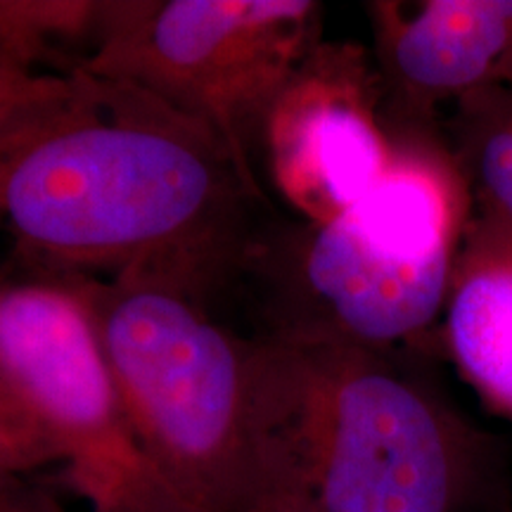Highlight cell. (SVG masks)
<instances>
[{
    "instance_id": "1",
    "label": "cell",
    "mask_w": 512,
    "mask_h": 512,
    "mask_svg": "<svg viewBox=\"0 0 512 512\" xmlns=\"http://www.w3.org/2000/svg\"><path fill=\"white\" fill-rule=\"evenodd\" d=\"M261 190L211 128L81 67L0 107V226L62 275L162 280L202 302L240 271Z\"/></svg>"
},
{
    "instance_id": "2",
    "label": "cell",
    "mask_w": 512,
    "mask_h": 512,
    "mask_svg": "<svg viewBox=\"0 0 512 512\" xmlns=\"http://www.w3.org/2000/svg\"><path fill=\"white\" fill-rule=\"evenodd\" d=\"M256 370L271 512H472L494 439L389 351L266 335Z\"/></svg>"
},
{
    "instance_id": "3",
    "label": "cell",
    "mask_w": 512,
    "mask_h": 512,
    "mask_svg": "<svg viewBox=\"0 0 512 512\" xmlns=\"http://www.w3.org/2000/svg\"><path fill=\"white\" fill-rule=\"evenodd\" d=\"M392 131V166L347 211L254 238L242 268L264 273L268 335L392 351L444 318L475 197L446 138Z\"/></svg>"
},
{
    "instance_id": "4",
    "label": "cell",
    "mask_w": 512,
    "mask_h": 512,
    "mask_svg": "<svg viewBox=\"0 0 512 512\" xmlns=\"http://www.w3.org/2000/svg\"><path fill=\"white\" fill-rule=\"evenodd\" d=\"M64 280L91 313L133 425L171 484L204 512H271L256 342L162 280Z\"/></svg>"
},
{
    "instance_id": "5",
    "label": "cell",
    "mask_w": 512,
    "mask_h": 512,
    "mask_svg": "<svg viewBox=\"0 0 512 512\" xmlns=\"http://www.w3.org/2000/svg\"><path fill=\"white\" fill-rule=\"evenodd\" d=\"M320 41L323 5L313 0H107L76 67L133 83L211 128L259 188L268 114Z\"/></svg>"
},
{
    "instance_id": "6",
    "label": "cell",
    "mask_w": 512,
    "mask_h": 512,
    "mask_svg": "<svg viewBox=\"0 0 512 512\" xmlns=\"http://www.w3.org/2000/svg\"><path fill=\"white\" fill-rule=\"evenodd\" d=\"M0 358L91 512H204L147 451L67 280H0Z\"/></svg>"
},
{
    "instance_id": "7",
    "label": "cell",
    "mask_w": 512,
    "mask_h": 512,
    "mask_svg": "<svg viewBox=\"0 0 512 512\" xmlns=\"http://www.w3.org/2000/svg\"><path fill=\"white\" fill-rule=\"evenodd\" d=\"M261 152L304 223H328L361 200L396 152L373 53L323 38L275 100Z\"/></svg>"
},
{
    "instance_id": "8",
    "label": "cell",
    "mask_w": 512,
    "mask_h": 512,
    "mask_svg": "<svg viewBox=\"0 0 512 512\" xmlns=\"http://www.w3.org/2000/svg\"><path fill=\"white\" fill-rule=\"evenodd\" d=\"M366 15L394 126L432 128L441 105L512 91V0H375Z\"/></svg>"
},
{
    "instance_id": "9",
    "label": "cell",
    "mask_w": 512,
    "mask_h": 512,
    "mask_svg": "<svg viewBox=\"0 0 512 512\" xmlns=\"http://www.w3.org/2000/svg\"><path fill=\"white\" fill-rule=\"evenodd\" d=\"M441 320L458 373L512 422V226L477 200Z\"/></svg>"
},
{
    "instance_id": "10",
    "label": "cell",
    "mask_w": 512,
    "mask_h": 512,
    "mask_svg": "<svg viewBox=\"0 0 512 512\" xmlns=\"http://www.w3.org/2000/svg\"><path fill=\"white\" fill-rule=\"evenodd\" d=\"M448 147L472 197L512 226V91H486L456 102Z\"/></svg>"
},
{
    "instance_id": "11",
    "label": "cell",
    "mask_w": 512,
    "mask_h": 512,
    "mask_svg": "<svg viewBox=\"0 0 512 512\" xmlns=\"http://www.w3.org/2000/svg\"><path fill=\"white\" fill-rule=\"evenodd\" d=\"M105 0H0V67L24 74L64 43L100 31Z\"/></svg>"
},
{
    "instance_id": "12",
    "label": "cell",
    "mask_w": 512,
    "mask_h": 512,
    "mask_svg": "<svg viewBox=\"0 0 512 512\" xmlns=\"http://www.w3.org/2000/svg\"><path fill=\"white\" fill-rule=\"evenodd\" d=\"M0 460L22 475L57 465L53 446L12 387L0 358Z\"/></svg>"
},
{
    "instance_id": "13",
    "label": "cell",
    "mask_w": 512,
    "mask_h": 512,
    "mask_svg": "<svg viewBox=\"0 0 512 512\" xmlns=\"http://www.w3.org/2000/svg\"><path fill=\"white\" fill-rule=\"evenodd\" d=\"M0 512H64L46 489L29 475L15 472L0 460Z\"/></svg>"
},
{
    "instance_id": "14",
    "label": "cell",
    "mask_w": 512,
    "mask_h": 512,
    "mask_svg": "<svg viewBox=\"0 0 512 512\" xmlns=\"http://www.w3.org/2000/svg\"><path fill=\"white\" fill-rule=\"evenodd\" d=\"M57 79H60V76L24 74V72H15V69L0 67V107L46 93L55 86Z\"/></svg>"
},
{
    "instance_id": "15",
    "label": "cell",
    "mask_w": 512,
    "mask_h": 512,
    "mask_svg": "<svg viewBox=\"0 0 512 512\" xmlns=\"http://www.w3.org/2000/svg\"><path fill=\"white\" fill-rule=\"evenodd\" d=\"M294 512H309V510H294Z\"/></svg>"
}]
</instances>
